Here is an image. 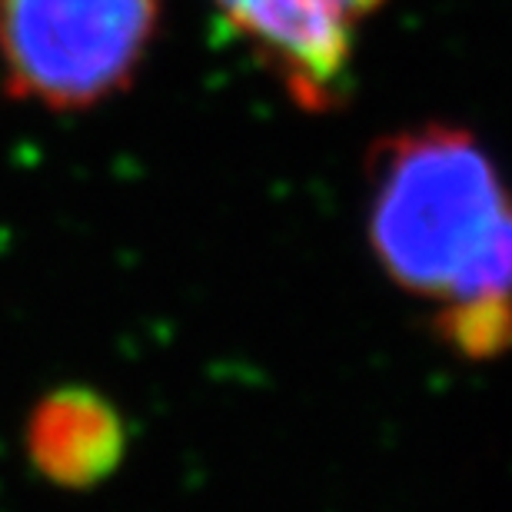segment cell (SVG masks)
<instances>
[{"instance_id":"6da1fadb","label":"cell","mask_w":512,"mask_h":512,"mask_svg":"<svg viewBox=\"0 0 512 512\" xmlns=\"http://www.w3.org/2000/svg\"><path fill=\"white\" fill-rule=\"evenodd\" d=\"M366 227L376 266L433 310L466 360L512 350V190L473 133L419 124L366 157Z\"/></svg>"},{"instance_id":"7a4b0ae2","label":"cell","mask_w":512,"mask_h":512,"mask_svg":"<svg viewBox=\"0 0 512 512\" xmlns=\"http://www.w3.org/2000/svg\"><path fill=\"white\" fill-rule=\"evenodd\" d=\"M160 0H0V70L14 97L84 110L120 94L157 37Z\"/></svg>"},{"instance_id":"3957f363","label":"cell","mask_w":512,"mask_h":512,"mask_svg":"<svg viewBox=\"0 0 512 512\" xmlns=\"http://www.w3.org/2000/svg\"><path fill=\"white\" fill-rule=\"evenodd\" d=\"M300 110L343 104L356 37L386 0H213Z\"/></svg>"},{"instance_id":"277c9868","label":"cell","mask_w":512,"mask_h":512,"mask_svg":"<svg viewBox=\"0 0 512 512\" xmlns=\"http://www.w3.org/2000/svg\"><path fill=\"white\" fill-rule=\"evenodd\" d=\"M30 466L60 489L97 486L124 463L127 423L94 389H54L30 409L24 429Z\"/></svg>"}]
</instances>
